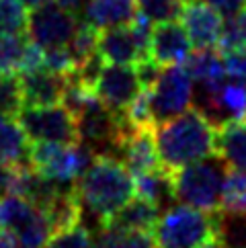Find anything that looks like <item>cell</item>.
Wrapping results in <instances>:
<instances>
[{"label": "cell", "mask_w": 246, "mask_h": 248, "mask_svg": "<svg viewBox=\"0 0 246 248\" xmlns=\"http://www.w3.org/2000/svg\"><path fill=\"white\" fill-rule=\"evenodd\" d=\"M184 66H187L193 82H197V86L219 84L228 76L224 54L215 51L214 47H197V51H191Z\"/></svg>", "instance_id": "44dd1931"}, {"label": "cell", "mask_w": 246, "mask_h": 248, "mask_svg": "<svg viewBox=\"0 0 246 248\" xmlns=\"http://www.w3.org/2000/svg\"><path fill=\"white\" fill-rule=\"evenodd\" d=\"M191 47L193 41L187 29L183 27V23L164 21L154 25L150 35V46H148V56L162 68L174 66L187 62V58L191 56Z\"/></svg>", "instance_id": "4fadbf2b"}, {"label": "cell", "mask_w": 246, "mask_h": 248, "mask_svg": "<svg viewBox=\"0 0 246 248\" xmlns=\"http://www.w3.org/2000/svg\"><path fill=\"white\" fill-rule=\"evenodd\" d=\"M193 78L187 66L174 64L164 66L158 80L150 88V107L154 127L158 123H164L177 115L191 109L195 88H193Z\"/></svg>", "instance_id": "8992f818"}, {"label": "cell", "mask_w": 246, "mask_h": 248, "mask_svg": "<svg viewBox=\"0 0 246 248\" xmlns=\"http://www.w3.org/2000/svg\"><path fill=\"white\" fill-rule=\"evenodd\" d=\"M76 193L82 203V216H92L101 230L131 197H136L134 172L115 156L96 154L89 170L78 179Z\"/></svg>", "instance_id": "6da1fadb"}, {"label": "cell", "mask_w": 246, "mask_h": 248, "mask_svg": "<svg viewBox=\"0 0 246 248\" xmlns=\"http://www.w3.org/2000/svg\"><path fill=\"white\" fill-rule=\"evenodd\" d=\"M76 123L82 144L91 146L96 154L113 156L119 138V119L115 111H111L99 96H94L76 117Z\"/></svg>", "instance_id": "30bf717a"}, {"label": "cell", "mask_w": 246, "mask_h": 248, "mask_svg": "<svg viewBox=\"0 0 246 248\" xmlns=\"http://www.w3.org/2000/svg\"><path fill=\"white\" fill-rule=\"evenodd\" d=\"M76 60L72 56L68 46H58V47H47L46 49V60H43V68L51 70L56 74L68 76L76 70Z\"/></svg>", "instance_id": "836d02e7"}, {"label": "cell", "mask_w": 246, "mask_h": 248, "mask_svg": "<svg viewBox=\"0 0 246 248\" xmlns=\"http://www.w3.org/2000/svg\"><path fill=\"white\" fill-rule=\"evenodd\" d=\"M41 211L33 201L19 193H6L0 197V230H8L15 236L27 228Z\"/></svg>", "instance_id": "7402d4cb"}, {"label": "cell", "mask_w": 246, "mask_h": 248, "mask_svg": "<svg viewBox=\"0 0 246 248\" xmlns=\"http://www.w3.org/2000/svg\"><path fill=\"white\" fill-rule=\"evenodd\" d=\"M121 115L136 127H154L152 107H150V88H142Z\"/></svg>", "instance_id": "d6a6232c"}, {"label": "cell", "mask_w": 246, "mask_h": 248, "mask_svg": "<svg viewBox=\"0 0 246 248\" xmlns=\"http://www.w3.org/2000/svg\"><path fill=\"white\" fill-rule=\"evenodd\" d=\"M27 41L29 37H25L23 33L0 35V74H16Z\"/></svg>", "instance_id": "83f0119b"}, {"label": "cell", "mask_w": 246, "mask_h": 248, "mask_svg": "<svg viewBox=\"0 0 246 248\" xmlns=\"http://www.w3.org/2000/svg\"><path fill=\"white\" fill-rule=\"evenodd\" d=\"M224 60H226L228 76L238 78V80L246 82V46L224 54Z\"/></svg>", "instance_id": "e575fe53"}, {"label": "cell", "mask_w": 246, "mask_h": 248, "mask_svg": "<svg viewBox=\"0 0 246 248\" xmlns=\"http://www.w3.org/2000/svg\"><path fill=\"white\" fill-rule=\"evenodd\" d=\"M199 109L215 127L228 121H244L246 117V82L232 78L219 84L197 86L193 96Z\"/></svg>", "instance_id": "ba28073f"}, {"label": "cell", "mask_w": 246, "mask_h": 248, "mask_svg": "<svg viewBox=\"0 0 246 248\" xmlns=\"http://www.w3.org/2000/svg\"><path fill=\"white\" fill-rule=\"evenodd\" d=\"M214 214L187 203L166 207L152 230L156 248H199L215 238Z\"/></svg>", "instance_id": "277c9868"}, {"label": "cell", "mask_w": 246, "mask_h": 248, "mask_svg": "<svg viewBox=\"0 0 246 248\" xmlns=\"http://www.w3.org/2000/svg\"><path fill=\"white\" fill-rule=\"evenodd\" d=\"M222 211L230 214H246V172L244 170H228L224 189H222Z\"/></svg>", "instance_id": "d4e9b609"}, {"label": "cell", "mask_w": 246, "mask_h": 248, "mask_svg": "<svg viewBox=\"0 0 246 248\" xmlns=\"http://www.w3.org/2000/svg\"><path fill=\"white\" fill-rule=\"evenodd\" d=\"M199 248H224V246H222V244H219V242L215 240V238H212V240H207L205 244H201Z\"/></svg>", "instance_id": "60d3db41"}, {"label": "cell", "mask_w": 246, "mask_h": 248, "mask_svg": "<svg viewBox=\"0 0 246 248\" xmlns=\"http://www.w3.org/2000/svg\"><path fill=\"white\" fill-rule=\"evenodd\" d=\"M43 248H94V238L91 230L80 221L72 228L54 232Z\"/></svg>", "instance_id": "f1b7e54d"}, {"label": "cell", "mask_w": 246, "mask_h": 248, "mask_svg": "<svg viewBox=\"0 0 246 248\" xmlns=\"http://www.w3.org/2000/svg\"><path fill=\"white\" fill-rule=\"evenodd\" d=\"M94 158L96 152L82 141H33L29 150V162L35 170L60 183H78Z\"/></svg>", "instance_id": "5b68a950"}, {"label": "cell", "mask_w": 246, "mask_h": 248, "mask_svg": "<svg viewBox=\"0 0 246 248\" xmlns=\"http://www.w3.org/2000/svg\"><path fill=\"white\" fill-rule=\"evenodd\" d=\"M99 35H101V29H96L94 25L86 23V21L78 23L72 39H70V43H68V47H70V51H72L76 64H80L82 60L92 56L94 51H99Z\"/></svg>", "instance_id": "4316f807"}, {"label": "cell", "mask_w": 246, "mask_h": 248, "mask_svg": "<svg viewBox=\"0 0 246 248\" xmlns=\"http://www.w3.org/2000/svg\"><path fill=\"white\" fill-rule=\"evenodd\" d=\"M94 248H156L152 234L125 232L117 228H101L94 240Z\"/></svg>", "instance_id": "cb8c5ba5"}, {"label": "cell", "mask_w": 246, "mask_h": 248, "mask_svg": "<svg viewBox=\"0 0 246 248\" xmlns=\"http://www.w3.org/2000/svg\"><path fill=\"white\" fill-rule=\"evenodd\" d=\"M162 211L158 209L154 203L146 201L142 197H131L125 205H123L115 216L109 219V224L105 228H117L125 230V232H148L152 234L158 217Z\"/></svg>", "instance_id": "e0dca14e"}, {"label": "cell", "mask_w": 246, "mask_h": 248, "mask_svg": "<svg viewBox=\"0 0 246 248\" xmlns=\"http://www.w3.org/2000/svg\"><path fill=\"white\" fill-rule=\"evenodd\" d=\"M76 15L68 8L60 6L56 0H47L39 8H33L29 15V39L35 41L43 49L68 46L78 27Z\"/></svg>", "instance_id": "9c48e42d"}, {"label": "cell", "mask_w": 246, "mask_h": 248, "mask_svg": "<svg viewBox=\"0 0 246 248\" xmlns=\"http://www.w3.org/2000/svg\"><path fill=\"white\" fill-rule=\"evenodd\" d=\"M134 183H136V195L138 197L154 203L160 211L174 205V201H177L172 172L166 170L162 164L156 166V168H150V170L134 174Z\"/></svg>", "instance_id": "2e32d148"}, {"label": "cell", "mask_w": 246, "mask_h": 248, "mask_svg": "<svg viewBox=\"0 0 246 248\" xmlns=\"http://www.w3.org/2000/svg\"><path fill=\"white\" fill-rule=\"evenodd\" d=\"M138 13L148 16L152 23L174 21L181 15V0H136Z\"/></svg>", "instance_id": "1f68e13d"}, {"label": "cell", "mask_w": 246, "mask_h": 248, "mask_svg": "<svg viewBox=\"0 0 246 248\" xmlns=\"http://www.w3.org/2000/svg\"><path fill=\"white\" fill-rule=\"evenodd\" d=\"M29 136L16 117L0 115V162L31 166L29 162Z\"/></svg>", "instance_id": "ffe728a7"}, {"label": "cell", "mask_w": 246, "mask_h": 248, "mask_svg": "<svg viewBox=\"0 0 246 248\" xmlns=\"http://www.w3.org/2000/svg\"><path fill=\"white\" fill-rule=\"evenodd\" d=\"M0 248H21L19 246V240L13 232L8 230H0Z\"/></svg>", "instance_id": "f35d334b"}, {"label": "cell", "mask_w": 246, "mask_h": 248, "mask_svg": "<svg viewBox=\"0 0 246 248\" xmlns=\"http://www.w3.org/2000/svg\"><path fill=\"white\" fill-rule=\"evenodd\" d=\"M56 2H58L60 6L68 8V11H72L74 15H82L84 6L89 4V0H56Z\"/></svg>", "instance_id": "74e56055"}, {"label": "cell", "mask_w": 246, "mask_h": 248, "mask_svg": "<svg viewBox=\"0 0 246 248\" xmlns=\"http://www.w3.org/2000/svg\"><path fill=\"white\" fill-rule=\"evenodd\" d=\"M215 219V240L224 248H246V214H230L217 209Z\"/></svg>", "instance_id": "603a6c76"}, {"label": "cell", "mask_w": 246, "mask_h": 248, "mask_svg": "<svg viewBox=\"0 0 246 248\" xmlns=\"http://www.w3.org/2000/svg\"><path fill=\"white\" fill-rule=\"evenodd\" d=\"M136 72H138V78H139V84H142L144 88H152L154 82L158 80V76H160V72H162V66L156 64L152 58H144L136 64Z\"/></svg>", "instance_id": "d590c367"}, {"label": "cell", "mask_w": 246, "mask_h": 248, "mask_svg": "<svg viewBox=\"0 0 246 248\" xmlns=\"http://www.w3.org/2000/svg\"><path fill=\"white\" fill-rule=\"evenodd\" d=\"M21 2H23L25 6H27L29 11H33V8H39L41 4H46L47 0H21Z\"/></svg>", "instance_id": "ab89813d"}, {"label": "cell", "mask_w": 246, "mask_h": 248, "mask_svg": "<svg viewBox=\"0 0 246 248\" xmlns=\"http://www.w3.org/2000/svg\"><path fill=\"white\" fill-rule=\"evenodd\" d=\"M242 46H246V8L236 16H228V21H224L222 37H219V43H217L222 54L234 51Z\"/></svg>", "instance_id": "4dcf8cb0"}, {"label": "cell", "mask_w": 246, "mask_h": 248, "mask_svg": "<svg viewBox=\"0 0 246 248\" xmlns=\"http://www.w3.org/2000/svg\"><path fill=\"white\" fill-rule=\"evenodd\" d=\"M16 119L31 141H80L76 117L64 105H23Z\"/></svg>", "instance_id": "52a82bcc"}, {"label": "cell", "mask_w": 246, "mask_h": 248, "mask_svg": "<svg viewBox=\"0 0 246 248\" xmlns=\"http://www.w3.org/2000/svg\"><path fill=\"white\" fill-rule=\"evenodd\" d=\"M138 13L136 0H89L82 11V21L96 29L129 25Z\"/></svg>", "instance_id": "ac0fdd59"}, {"label": "cell", "mask_w": 246, "mask_h": 248, "mask_svg": "<svg viewBox=\"0 0 246 248\" xmlns=\"http://www.w3.org/2000/svg\"><path fill=\"white\" fill-rule=\"evenodd\" d=\"M99 54L109 64L136 66L139 60L148 58V47L138 39L131 25H117V27L101 29Z\"/></svg>", "instance_id": "5bb4252c"}, {"label": "cell", "mask_w": 246, "mask_h": 248, "mask_svg": "<svg viewBox=\"0 0 246 248\" xmlns=\"http://www.w3.org/2000/svg\"><path fill=\"white\" fill-rule=\"evenodd\" d=\"M25 105H56L62 101L66 88V76L51 72L47 68L19 74Z\"/></svg>", "instance_id": "9a60e30c"}, {"label": "cell", "mask_w": 246, "mask_h": 248, "mask_svg": "<svg viewBox=\"0 0 246 248\" xmlns=\"http://www.w3.org/2000/svg\"><path fill=\"white\" fill-rule=\"evenodd\" d=\"M142 88L144 86L139 84L136 66L109 64L103 68L99 80H96L94 93L111 111L123 113Z\"/></svg>", "instance_id": "8fae6325"}, {"label": "cell", "mask_w": 246, "mask_h": 248, "mask_svg": "<svg viewBox=\"0 0 246 248\" xmlns=\"http://www.w3.org/2000/svg\"><path fill=\"white\" fill-rule=\"evenodd\" d=\"M23 105L19 74H0V115L16 117Z\"/></svg>", "instance_id": "f546056e"}, {"label": "cell", "mask_w": 246, "mask_h": 248, "mask_svg": "<svg viewBox=\"0 0 246 248\" xmlns=\"http://www.w3.org/2000/svg\"><path fill=\"white\" fill-rule=\"evenodd\" d=\"M228 174V164L217 154L205 156L172 172L174 193L181 203H187L197 209L214 211L222 203V189Z\"/></svg>", "instance_id": "3957f363"}, {"label": "cell", "mask_w": 246, "mask_h": 248, "mask_svg": "<svg viewBox=\"0 0 246 248\" xmlns=\"http://www.w3.org/2000/svg\"><path fill=\"white\" fill-rule=\"evenodd\" d=\"M215 154L234 170L246 172V123L244 121H228L217 127Z\"/></svg>", "instance_id": "d6986e66"}, {"label": "cell", "mask_w": 246, "mask_h": 248, "mask_svg": "<svg viewBox=\"0 0 246 248\" xmlns=\"http://www.w3.org/2000/svg\"><path fill=\"white\" fill-rule=\"evenodd\" d=\"M217 127L199 109H189L154 127L158 160L166 170H179L195 160L215 154Z\"/></svg>", "instance_id": "7a4b0ae2"}, {"label": "cell", "mask_w": 246, "mask_h": 248, "mask_svg": "<svg viewBox=\"0 0 246 248\" xmlns=\"http://www.w3.org/2000/svg\"><path fill=\"white\" fill-rule=\"evenodd\" d=\"M181 23L195 47H215L222 37L224 19L205 0H183Z\"/></svg>", "instance_id": "7c38bea8"}, {"label": "cell", "mask_w": 246, "mask_h": 248, "mask_svg": "<svg viewBox=\"0 0 246 248\" xmlns=\"http://www.w3.org/2000/svg\"><path fill=\"white\" fill-rule=\"evenodd\" d=\"M205 2L212 4L215 11L222 16H236L240 11L246 8V0H205Z\"/></svg>", "instance_id": "8d00e7d4"}, {"label": "cell", "mask_w": 246, "mask_h": 248, "mask_svg": "<svg viewBox=\"0 0 246 248\" xmlns=\"http://www.w3.org/2000/svg\"><path fill=\"white\" fill-rule=\"evenodd\" d=\"M29 27V13L21 0H0V35H19Z\"/></svg>", "instance_id": "484cf974"}]
</instances>
